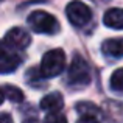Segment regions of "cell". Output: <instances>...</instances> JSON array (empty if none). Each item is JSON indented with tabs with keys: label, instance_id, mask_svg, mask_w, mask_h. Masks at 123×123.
<instances>
[{
	"label": "cell",
	"instance_id": "cell-8",
	"mask_svg": "<svg viewBox=\"0 0 123 123\" xmlns=\"http://www.w3.org/2000/svg\"><path fill=\"white\" fill-rule=\"evenodd\" d=\"M103 22L108 28L123 30V8H111L105 12Z\"/></svg>",
	"mask_w": 123,
	"mask_h": 123
},
{
	"label": "cell",
	"instance_id": "cell-16",
	"mask_svg": "<svg viewBox=\"0 0 123 123\" xmlns=\"http://www.w3.org/2000/svg\"><path fill=\"white\" fill-rule=\"evenodd\" d=\"M25 123H39V122H37V120H33V118H31V120H27Z\"/></svg>",
	"mask_w": 123,
	"mask_h": 123
},
{
	"label": "cell",
	"instance_id": "cell-11",
	"mask_svg": "<svg viewBox=\"0 0 123 123\" xmlns=\"http://www.w3.org/2000/svg\"><path fill=\"white\" fill-rule=\"evenodd\" d=\"M75 109H76V112H78L80 115H84V114L98 115V112H100L98 106L93 105V103H89V101H80V103H76Z\"/></svg>",
	"mask_w": 123,
	"mask_h": 123
},
{
	"label": "cell",
	"instance_id": "cell-5",
	"mask_svg": "<svg viewBox=\"0 0 123 123\" xmlns=\"http://www.w3.org/2000/svg\"><path fill=\"white\" fill-rule=\"evenodd\" d=\"M2 44L14 50H25L31 44V36L24 28H12L5 34Z\"/></svg>",
	"mask_w": 123,
	"mask_h": 123
},
{
	"label": "cell",
	"instance_id": "cell-7",
	"mask_svg": "<svg viewBox=\"0 0 123 123\" xmlns=\"http://www.w3.org/2000/svg\"><path fill=\"white\" fill-rule=\"evenodd\" d=\"M39 106L45 112H59L64 108V98L59 92H51L41 100Z\"/></svg>",
	"mask_w": 123,
	"mask_h": 123
},
{
	"label": "cell",
	"instance_id": "cell-15",
	"mask_svg": "<svg viewBox=\"0 0 123 123\" xmlns=\"http://www.w3.org/2000/svg\"><path fill=\"white\" fill-rule=\"evenodd\" d=\"M0 123H12V118L9 114H6V112H3L2 115H0Z\"/></svg>",
	"mask_w": 123,
	"mask_h": 123
},
{
	"label": "cell",
	"instance_id": "cell-13",
	"mask_svg": "<svg viewBox=\"0 0 123 123\" xmlns=\"http://www.w3.org/2000/svg\"><path fill=\"white\" fill-rule=\"evenodd\" d=\"M44 123H67V118L59 112H48Z\"/></svg>",
	"mask_w": 123,
	"mask_h": 123
},
{
	"label": "cell",
	"instance_id": "cell-1",
	"mask_svg": "<svg viewBox=\"0 0 123 123\" xmlns=\"http://www.w3.org/2000/svg\"><path fill=\"white\" fill-rule=\"evenodd\" d=\"M28 25L31 27V30L36 33H42V34H56L61 30L59 22L55 16H51L50 12L37 9L33 11L28 16Z\"/></svg>",
	"mask_w": 123,
	"mask_h": 123
},
{
	"label": "cell",
	"instance_id": "cell-12",
	"mask_svg": "<svg viewBox=\"0 0 123 123\" xmlns=\"http://www.w3.org/2000/svg\"><path fill=\"white\" fill-rule=\"evenodd\" d=\"M109 86H111L112 90H117V92H122L123 90V67L122 69H117L112 73L111 80H109Z\"/></svg>",
	"mask_w": 123,
	"mask_h": 123
},
{
	"label": "cell",
	"instance_id": "cell-4",
	"mask_svg": "<svg viewBox=\"0 0 123 123\" xmlns=\"http://www.w3.org/2000/svg\"><path fill=\"white\" fill-rule=\"evenodd\" d=\"M66 14L70 24L75 25V27H84L92 20V9L80 0H73L67 5Z\"/></svg>",
	"mask_w": 123,
	"mask_h": 123
},
{
	"label": "cell",
	"instance_id": "cell-14",
	"mask_svg": "<svg viewBox=\"0 0 123 123\" xmlns=\"http://www.w3.org/2000/svg\"><path fill=\"white\" fill-rule=\"evenodd\" d=\"M76 123H100L98 118H97V115H92V114H84L81 117L78 118V122Z\"/></svg>",
	"mask_w": 123,
	"mask_h": 123
},
{
	"label": "cell",
	"instance_id": "cell-6",
	"mask_svg": "<svg viewBox=\"0 0 123 123\" xmlns=\"http://www.w3.org/2000/svg\"><path fill=\"white\" fill-rule=\"evenodd\" d=\"M20 64H22V56L17 53V50L9 48L2 44V50H0V72L11 73Z\"/></svg>",
	"mask_w": 123,
	"mask_h": 123
},
{
	"label": "cell",
	"instance_id": "cell-2",
	"mask_svg": "<svg viewBox=\"0 0 123 123\" xmlns=\"http://www.w3.org/2000/svg\"><path fill=\"white\" fill-rule=\"evenodd\" d=\"M67 83L73 87H84L90 83V67L81 55L76 53L67 70Z\"/></svg>",
	"mask_w": 123,
	"mask_h": 123
},
{
	"label": "cell",
	"instance_id": "cell-9",
	"mask_svg": "<svg viewBox=\"0 0 123 123\" xmlns=\"http://www.w3.org/2000/svg\"><path fill=\"white\" fill-rule=\"evenodd\" d=\"M101 51L108 58L123 56V39H106L101 44Z\"/></svg>",
	"mask_w": 123,
	"mask_h": 123
},
{
	"label": "cell",
	"instance_id": "cell-3",
	"mask_svg": "<svg viewBox=\"0 0 123 123\" xmlns=\"http://www.w3.org/2000/svg\"><path fill=\"white\" fill-rule=\"evenodd\" d=\"M64 67H66V53L61 48H53L42 56L39 69L45 78H55L64 72Z\"/></svg>",
	"mask_w": 123,
	"mask_h": 123
},
{
	"label": "cell",
	"instance_id": "cell-10",
	"mask_svg": "<svg viewBox=\"0 0 123 123\" xmlns=\"http://www.w3.org/2000/svg\"><path fill=\"white\" fill-rule=\"evenodd\" d=\"M2 92H3V100H9L12 103H22L24 101V92L16 86L3 84Z\"/></svg>",
	"mask_w": 123,
	"mask_h": 123
}]
</instances>
